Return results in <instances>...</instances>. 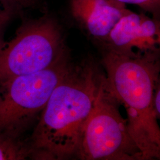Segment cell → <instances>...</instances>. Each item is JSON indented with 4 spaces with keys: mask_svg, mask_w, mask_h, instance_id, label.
Wrapping results in <instances>:
<instances>
[{
    "mask_svg": "<svg viewBox=\"0 0 160 160\" xmlns=\"http://www.w3.org/2000/svg\"><path fill=\"white\" fill-rule=\"evenodd\" d=\"M102 63L110 92L126 109L127 126L143 160L159 158L160 129L154 106L159 51L126 55L104 49Z\"/></svg>",
    "mask_w": 160,
    "mask_h": 160,
    "instance_id": "2",
    "label": "cell"
},
{
    "mask_svg": "<svg viewBox=\"0 0 160 160\" xmlns=\"http://www.w3.org/2000/svg\"><path fill=\"white\" fill-rule=\"evenodd\" d=\"M70 57L62 25L45 12L24 18L14 37L0 46V83L48 68Z\"/></svg>",
    "mask_w": 160,
    "mask_h": 160,
    "instance_id": "3",
    "label": "cell"
},
{
    "mask_svg": "<svg viewBox=\"0 0 160 160\" xmlns=\"http://www.w3.org/2000/svg\"><path fill=\"white\" fill-rule=\"evenodd\" d=\"M69 11L81 29L102 43L130 10L117 0H69Z\"/></svg>",
    "mask_w": 160,
    "mask_h": 160,
    "instance_id": "7",
    "label": "cell"
},
{
    "mask_svg": "<svg viewBox=\"0 0 160 160\" xmlns=\"http://www.w3.org/2000/svg\"><path fill=\"white\" fill-rule=\"evenodd\" d=\"M160 21L129 11L116 23L101 43L104 49L126 55L159 51Z\"/></svg>",
    "mask_w": 160,
    "mask_h": 160,
    "instance_id": "6",
    "label": "cell"
},
{
    "mask_svg": "<svg viewBox=\"0 0 160 160\" xmlns=\"http://www.w3.org/2000/svg\"><path fill=\"white\" fill-rule=\"evenodd\" d=\"M95 64L74 66L52 92L28 141L30 158L63 160L76 155L105 76Z\"/></svg>",
    "mask_w": 160,
    "mask_h": 160,
    "instance_id": "1",
    "label": "cell"
},
{
    "mask_svg": "<svg viewBox=\"0 0 160 160\" xmlns=\"http://www.w3.org/2000/svg\"><path fill=\"white\" fill-rule=\"evenodd\" d=\"M70 57L48 68L0 83V133L22 138L73 68Z\"/></svg>",
    "mask_w": 160,
    "mask_h": 160,
    "instance_id": "4",
    "label": "cell"
},
{
    "mask_svg": "<svg viewBox=\"0 0 160 160\" xmlns=\"http://www.w3.org/2000/svg\"><path fill=\"white\" fill-rule=\"evenodd\" d=\"M22 10L7 0H0V30L6 29V26L16 14Z\"/></svg>",
    "mask_w": 160,
    "mask_h": 160,
    "instance_id": "9",
    "label": "cell"
},
{
    "mask_svg": "<svg viewBox=\"0 0 160 160\" xmlns=\"http://www.w3.org/2000/svg\"><path fill=\"white\" fill-rule=\"evenodd\" d=\"M30 158L28 141L0 133V160H22Z\"/></svg>",
    "mask_w": 160,
    "mask_h": 160,
    "instance_id": "8",
    "label": "cell"
},
{
    "mask_svg": "<svg viewBox=\"0 0 160 160\" xmlns=\"http://www.w3.org/2000/svg\"><path fill=\"white\" fill-rule=\"evenodd\" d=\"M120 103L103 80L97 101L84 129L77 156L86 160H143L132 139Z\"/></svg>",
    "mask_w": 160,
    "mask_h": 160,
    "instance_id": "5",
    "label": "cell"
},
{
    "mask_svg": "<svg viewBox=\"0 0 160 160\" xmlns=\"http://www.w3.org/2000/svg\"><path fill=\"white\" fill-rule=\"evenodd\" d=\"M123 4H129L139 7L144 12L151 13L153 18L159 20L160 0H117Z\"/></svg>",
    "mask_w": 160,
    "mask_h": 160,
    "instance_id": "10",
    "label": "cell"
},
{
    "mask_svg": "<svg viewBox=\"0 0 160 160\" xmlns=\"http://www.w3.org/2000/svg\"><path fill=\"white\" fill-rule=\"evenodd\" d=\"M160 86L157 88L154 96V106L157 113L160 115Z\"/></svg>",
    "mask_w": 160,
    "mask_h": 160,
    "instance_id": "11",
    "label": "cell"
}]
</instances>
